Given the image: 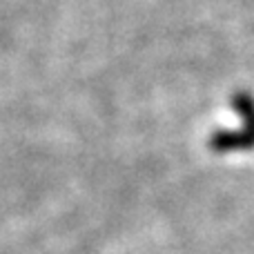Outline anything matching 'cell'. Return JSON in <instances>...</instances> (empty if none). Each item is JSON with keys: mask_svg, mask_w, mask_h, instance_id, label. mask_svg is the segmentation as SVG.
Segmentation results:
<instances>
[{"mask_svg": "<svg viewBox=\"0 0 254 254\" xmlns=\"http://www.w3.org/2000/svg\"><path fill=\"white\" fill-rule=\"evenodd\" d=\"M234 107L243 119L241 131H216L210 138V147L216 152H234V149L254 147V98L248 94L234 96Z\"/></svg>", "mask_w": 254, "mask_h": 254, "instance_id": "cell-1", "label": "cell"}]
</instances>
